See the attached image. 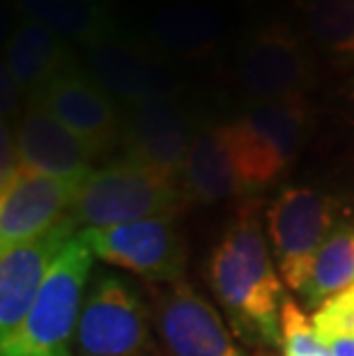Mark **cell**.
Returning <instances> with one entry per match:
<instances>
[{
  "mask_svg": "<svg viewBox=\"0 0 354 356\" xmlns=\"http://www.w3.org/2000/svg\"><path fill=\"white\" fill-rule=\"evenodd\" d=\"M311 320L325 343L338 338H354V285L322 304Z\"/></svg>",
  "mask_w": 354,
  "mask_h": 356,
  "instance_id": "obj_23",
  "label": "cell"
},
{
  "mask_svg": "<svg viewBox=\"0 0 354 356\" xmlns=\"http://www.w3.org/2000/svg\"><path fill=\"white\" fill-rule=\"evenodd\" d=\"M237 81L253 102L301 99L315 81V60L295 28L269 19L248 28L237 44Z\"/></svg>",
  "mask_w": 354,
  "mask_h": 356,
  "instance_id": "obj_6",
  "label": "cell"
},
{
  "mask_svg": "<svg viewBox=\"0 0 354 356\" xmlns=\"http://www.w3.org/2000/svg\"><path fill=\"white\" fill-rule=\"evenodd\" d=\"M179 184L186 202L209 204L244 195L242 181L218 136V124L195 127Z\"/></svg>",
  "mask_w": 354,
  "mask_h": 356,
  "instance_id": "obj_18",
  "label": "cell"
},
{
  "mask_svg": "<svg viewBox=\"0 0 354 356\" xmlns=\"http://www.w3.org/2000/svg\"><path fill=\"white\" fill-rule=\"evenodd\" d=\"M74 343L79 356H159L145 301L108 269L90 276Z\"/></svg>",
  "mask_w": 354,
  "mask_h": 356,
  "instance_id": "obj_5",
  "label": "cell"
},
{
  "mask_svg": "<svg viewBox=\"0 0 354 356\" xmlns=\"http://www.w3.org/2000/svg\"><path fill=\"white\" fill-rule=\"evenodd\" d=\"M95 257L147 283L172 285L184 280L186 251L175 214L115 225L104 230H81Z\"/></svg>",
  "mask_w": 354,
  "mask_h": 356,
  "instance_id": "obj_9",
  "label": "cell"
},
{
  "mask_svg": "<svg viewBox=\"0 0 354 356\" xmlns=\"http://www.w3.org/2000/svg\"><path fill=\"white\" fill-rule=\"evenodd\" d=\"M258 207L255 200L242 204L228 223L209 257V285L242 343L276 350L281 347L285 294Z\"/></svg>",
  "mask_w": 354,
  "mask_h": 356,
  "instance_id": "obj_1",
  "label": "cell"
},
{
  "mask_svg": "<svg viewBox=\"0 0 354 356\" xmlns=\"http://www.w3.org/2000/svg\"><path fill=\"white\" fill-rule=\"evenodd\" d=\"M338 202L320 188L290 184L267 207V237L283 283L301 292L320 248L338 223Z\"/></svg>",
  "mask_w": 354,
  "mask_h": 356,
  "instance_id": "obj_7",
  "label": "cell"
},
{
  "mask_svg": "<svg viewBox=\"0 0 354 356\" xmlns=\"http://www.w3.org/2000/svg\"><path fill=\"white\" fill-rule=\"evenodd\" d=\"M81 181L60 179L26 165L0 184V253L40 237L70 214Z\"/></svg>",
  "mask_w": 354,
  "mask_h": 356,
  "instance_id": "obj_14",
  "label": "cell"
},
{
  "mask_svg": "<svg viewBox=\"0 0 354 356\" xmlns=\"http://www.w3.org/2000/svg\"><path fill=\"white\" fill-rule=\"evenodd\" d=\"M77 60L72 42L24 17H17L5 42L3 65L26 92V102Z\"/></svg>",
  "mask_w": 354,
  "mask_h": 356,
  "instance_id": "obj_17",
  "label": "cell"
},
{
  "mask_svg": "<svg viewBox=\"0 0 354 356\" xmlns=\"http://www.w3.org/2000/svg\"><path fill=\"white\" fill-rule=\"evenodd\" d=\"M81 63L122 108L147 99L179 97L184 88L170 58L145 37L127 35L122 28L83 49Z\"/></svg>",
  "mask_w": 354,
  "mask_h": 356,
  "instance_id": "obj_8",
  "label": "cell"
},
{
  "mask_svg": "<svg viewBox=\"0 0 354 356\" xmlns=\"http://www.w3.org/2000/svg\"><path fill=\"white\" fill-rule=\"evenodd\" d=\"M28 102L49 111L60 124L79 136L95 156L106 154L122 143V106L95 81L81 60L60 72Z\"/></svg>",
  "mask_w": 354,
  "mask_h": 356,
  "instance_id": "obj_10",
  "label": "cell"
},
{
  "mask_svg": "<svg viewBox=\"0 0 354 356\" xmlns=\"http://www.w3.org/2000/svg\"><path fill=\"white\" fill-rule=\"evenodd\" d=\"M184 202L179 181L122 154L81 181L70 216L79 230H104L175 214Z\"/></svg>",
  "mask_w": 354,
  "mask_h": 356,
  "instance_id": "obj_3",
  "label": "cell"
},
{
  "mask_svg": "<svg viewBox=\"0 0 354 356\" xmlns=\"http://www.w3.org/2000/svg\"><path fill=\"white\" fill-rule=\"evenodd\" d=\"M79 232L77 221L67 214L40 237L0 253V345L17 336L49 271Z\"/></svg>",
  "mask_w": 354,
  "mask_h": 356,
  "instance_id": "obj_12",
  "label": "cell"
},
{
  "mask_svg": "<svg viewBox=\"0 0 354 356\" xmlns=\"http://www.w3.org/2000/svg\"><path fill=\"white\" fill-rule=\"evenodd\" d=\"M24 111H26V92L21 90L17 79L12 76V72L3 65V70H0V113H3V120L5 122L19 124Z\"/></svg>",
  "mask_w": 354,
  "mask_h": 356,
  "instance_id": "obj_24",
  "label": "cell"
},
{
  "mask_svg": "<svg viewBox=\"0 0 354 356\" xmlns=\"http://www.w3.org/2000/svg\"><path fill=\"white\" fill-rule=\"evenodd\" d=\"M308 37L338 63L354 65V0H301Z\"/></svg>",
  "mask_w": 354,
  "mask_h": 356,
  "instance_id": "obj_21",
  "label": "cell"
},
{
  "mask_svg": "<svg viewBox=\"0 0 354 356\" xmlns=\"http://www.w3.org/2000/svg\"><path fill=\"white\" fill-rule=\"evenodd\" d=\"M354 285V218L345 214L338 218L313 262L308 280L301 287V299L315 313L338 292Z\"/></svg>",
  "mask_w": 354,
  "mask_h": 356,
  "instance_id": "obj_20",
  "label": "cell"
},
{
  "mask_svg": "<svg viewBox=\"0 0 354 356\" xmlns=\"http://www.w3.org/2000/svg\"><path fill=\"white\" fill-rule=\"evenodd\" d=\"M334 356H354V338H338L327 343Z\"/></svg>",
  "mask_w": 354,
  "mask_h": 356,
  "instance_id": "obj_25",
  "label": "cell"
},
{
  "mask_svg": "<svg viewBox=\"0 0 354 356\" xmlns=\"http://www.w3.org/2000/svg\"><path fill=\"white\" fill-rule=\"evenodd\" d=\"M17 17L47 26L83 49L115 35L111 0H12Z\"/></svg>",
  "mask_w": 354,
  "mask_h": 356,
  "instance_id": "obj_19",
  "label": "cell"
},
{
  "mask_svg": "<svg viewBox=\"0 0 354 356\" xmlns=\"http://www.w3.org/2000/svg\"><path fill=\"white\" fill-rule=\"evenodd\" d=\"M313 111L306 97L283 102H253L237 118L218 124L244 195L265 191L281 179L308 138Z\"/></svg>",
  "mask_w": 354,
  "mask_h": 356,
  "instance_id": "obj_2",
  "label": "cell"
},
{
  "mask_svg": "<svg viewBox=\"0 0 354 356\" xmlns=\"http://www.w3.org/2000/svg\"><path fill=\"white\" fill-rule=\"evenodd\" d=\"M152 313L170 356H246L221 313L186 280L156 287Z\"/></svg>",
  "mask_w": 354,
  "mask_h": 356,
  "instance_id": "obj_11",
  "label": "cell"
},
{
  "mask_svg": "<svg viewBox=\"0 0 354 356\" xmlns=\"http://www.w3.org/2000/svg\"><path fill=\"white\" fill-rule=\"evenodd\" d=\"M281 350L283 356H334L331 347L318 336L313 320L290 297H285L281 306Z\"/></svg>",
  "mask_w": 354,
  "mask_h": 356,
  "instance_id": "obj_22",
  "label": "cell"
},
{
  "mask_svg": "<svg viewBox=\"0 0 354 356\" xmlns=\"http://www.w3.org/2000/svg\"><path fill=\"white\" fill-rule=\"evenodd\" d=\"M21 165L44 175L83 181L92 172L95 152L37 104H26L17 124Z\"/></svg>",
  "mask_w": 354,
  "mask_h": 356,
  "instance_id": "obj_15",
  "label": "cell"
},
{
  "mask_svg": "<svg viewBox=\"0 0 354 356\" xmlns=\"http://www.w3.org/2000/svg\"><path fill=\"white\" fill-rule=\"evenodd\" d=\"M122 113L124 124L120 147L124 156L168 179H182L195 129L179 97L147 99L127 106Z\"/></svg>",
  "mask_w": 354,
  "mask_h": 356,
  "instance_id": "obj_13",
  "label": "cell"
},
{
  "mask_svg": "<svg viewBox=\"0 0 354 356\" xmlns=\"http://www.w3.org/2000/svg\"><path fill=\"white\" fill-rule=\"evenodd\" d=\"M92 262V248L79 232L49 271L17 336L0 345V356H72Z\"/></svg>",
  "mask_w": 354,
  "mask_h": 356,
  "instance_id": "obj_4",
  "label": "cell"
},
{
  "mask_svg": "<svg viewBox=\"0 0 354 356\" xmlns=\"http://www.w3.org/2000/svg\"><path fill=\"white\" fill-rule=\"evenodd\" d=\"M225 21L214 7L202 3H170L152 12L145 26V40L166 58L207 60L221 44Z\"/></svg>",
  "mask_w": 354,
  "mask_h": 356,
  "instance_id": "obj_16",
  "label": "cell"
}]
</instances>
